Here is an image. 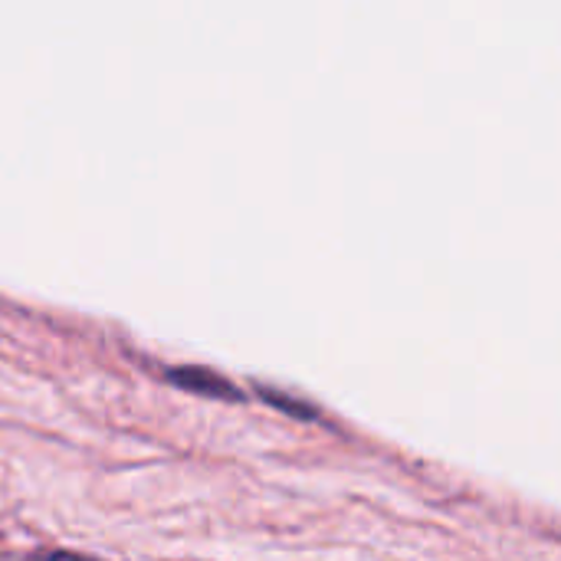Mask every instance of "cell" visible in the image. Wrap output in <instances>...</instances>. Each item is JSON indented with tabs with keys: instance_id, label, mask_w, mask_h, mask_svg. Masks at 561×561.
<instances>
[{
	"instance_id": "6da1fadb",
	"label": "cell",
	"mask_w": 561,
	"mask_h": 561,
	"mask_svg": "<svg viewBox=\"0 0 561 561\" xmlns=\"http://www.w3.org/2000/svg\"><path fill=\"white\" fill-rule=\"evenodd\" d=\"M168 378L187 391H197V394H210V398H240V391L217 371L210 368H197V365H187V368H168Z\"/></svg>"
},
{
	"instance_id": "7a4b0ae2",
	"label": "cell",
	"mask_w": 561,
	"mask_h": 561,
	"mask_svg": "<svg viewBox=\"0 0 561 561\" xmlns=\"http://www.w3.org/2000/svg\"><path fill=\"white\" fill-rule=\"evenodd\" d=\"M36 561H99L92 556H82V552H66V549H56V552H39Z\"/></svg>"
}]
</instances>
